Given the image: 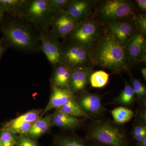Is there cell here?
<instances>
[{"instance_id": "26", "label": "cell", "mask_w": 146, "mask_h": 146, "mask_svg": "<svg viewBox=\"0 0 146 146\" xmlns=\"http://www.w3.org/2000/svg\"><path fill=\"white\" fill-rule=\"evenodd\" d=\"M18 135L2 127L0 131L1 146H17Z\"/></svg>"}, {"instance_id": "14", "label": "cell", "mask_w": 146, "mask_h": 146, "mask_svg": "<svg viewBox=\"0 0 146 146\" xmlns=\"http://www.w3.org/2000/svg\"><path fill=\"white\" fill-rule=\"evenodd\" d=\"M76 98L74 94L69 90L52 87V91L44 109L43 110L41 117H43L52 110H57L62 107L70 100Z\"/></svg>"}, {"instance_id": "12", "label": "cell", "mask_w": 146, "mask_h": 146, "mask_svg": "<svg viewBox=\"0 0 146 146\" xmlns=\"http://www.w3.org/2000/svg\"><path fill=\"white\" fill-rule=\"evenodd\" d=\"M93 73L91 66H82L72 68L69 88L73 94H80L84 91Z\"/></svg>"}, {"instance_id": "18", "label": "cell", "mask_w": 146, "mask_h": 146, "mask_svg": "<svg viewBox=\"0 0 146 146\" xmlns=\"http://www.w3.org/2000/svg\"><path fill=\"white\" fill-rule=\"evenodd\" d=\"M52 114H47L35 122L26 135L31 139L37 141L41 136L48 132L52 127Z\"/></svg>"}, {"instance_id": "1", "label": "cell", "mask_w": 146, "mask_h": 146, "mask_svg": "<svg viewBox=\"0 0 146 146\" xmlns=\"http://www.w3.org/2000/svg\"><path fill=\"white\" fill-rule=\"evenodd\" d=\"M91 60L94 64L115 72L127 70L129 61L125 47L110 33L99 42L91 55Z\"/></svg>"}, {"instance_id": "33", "label": "cell", "mask_w": 146, "mask_h": 146, "mask_svg": "<svg viewBox=\"0 0 146 146\" xmlns=\"http://www.w3.org/2000/svg\"><path fill=\"white\" fill-rule=\"evenodd\" d=\"M8 44L4 38H0V61Z\"/></svg>"}, {"instance_id": "24", "label": "cell", "mask_w": 146, "mask_h": 146, "mask_svg": "<svg viewBox=\"0 0 146 146\" xmlns=\"http://www.w3.org/2000/svg\"><path fill=\"white\" fill-rule=\"evenodd\" d=\"M53 146H87L80 138L72 136H60L54 140Z\"/></svg>"}, {"instance_id": "34", "label": "cell", "mask_w": 146, "mask_h": 146, "mask_svg": "<svg viewBox=\"0 0 146 146\" xmlns=\"http://www.w3.org/2000/svg\"><path fill=\"white\" fill-rule=\"evenodd\" d=\"M139 123L146 125V111L145 109H143L139 112L138 115Z\"/></svg>"}, {"instance_id": "4", "label": "cell", "mask_w": 146, "mask_h": 146, "mask_svg": "<svg viewBox=\"0 0 146 146\" xmlns=\"http://www.w3.org/2000/svg\"><path fill=\"white\" fill-rule=\"evenodd\" d=\"M102 31L99 25L93 20L78 22L70 34L72 44L89 50L95 44L99 43L102 37Z\"/></svg>"}, {"instance_id": "6", "label": "cell", "mask_w": 146, "mask_h": 146, "mask_svg": "<svg viewBox=\"0 0 146 146\" xmlns=\"http://www.w3.org/2000/svg\"><path fill=\"white\" fill-rule=\"evenodd\" d=\"M98 13L101 18L109 23L135 16V7L132 1L127 0H108L100 6Z\"/></svg>"}, {"instance_id": "31", "label": "cell", "mask_w": 146, "mask_h": 146, "mask_svg": "<svg viewBox=\"0 0 146 146\" xmlns=\"http://www.w3.org/2000/svg\"><path fill=\"white\" fill-rule=\"evenodd\" d=\"M134 25L140 33L145 35L146 33V17L145 14H141L134 16Z\"/></svg>"}, {"instance_id": "2", "label": "cell", "mask_w": 146, "mask_h": 146, "mask_svg": "<svg viewBox=\"0 0 146 146\" xmlns=\"http://www.w3.org/2000/svg\"><path fill=\"white\" fill-rule=\"evenodd\" d=\"M1 31L8 45L26 51L40 50V43L31 28L25 24L11 21L3 23Z\"/></svg>"}, {"instance_id": "15", "label": "cell", "mask_w": 146, "mask_h": 146, "mask_svg": "<svg viewBox=\"0 0 146 146\" xmlns=\"http://www.w3.org/2000/svg\"><path fill=\"white\" fill-rule=\"evenodd\" d=\"M93 7V2L87 0H71L66 11L78 22L85 20L90 15Z\"/></svg>"}, {"instance_id": "23", "label": "cell", "mask_w": 146, "mask_h": 146, "mask_svg": "<svg viewBox=\"0 0 146 146\" xmlns=\"http://www.w3.org/2000/svg\"><path fill=\"white\" fill-rule=\"evenodd\" d=\"M109 74L103 70L96 71L91 74L89 82L93 88H101L107 85L109 82Z\"/></svg>"}, {"instance_id": "36", "label": "cell", "mask_w": 146, "mask_h": 146, "mask_svg": "<svg viewBox=\"0 0 146 146\" xmlns=\"http://www.w3.org/2000/svg\"><path fill=\"white\" fill-rule=\"evenodd\" d=\"M136 1L139 8L143 11H145L146 10V0H136Z\"/></svg>"}, {"instance_id": "38", "label": "cell", "mask_w": 146, "mask_h": 146, "mask_svg": "<svg viewBox=\"0 0 146 146\" xmlns=\"http://www.w3.org/2000/svg\"><path fill=\"white\" fill-rule=\"evenodd\" d=\"M5 12L0 7V25L2 23L4 17Z\"/></svg>"}, {"instance_id": "8", "label": "cell", "mask_w": 146, "mask_h": 146, "mask_svg": "<svg viewBox=\"0 0 146 146\" xmlns=\"http://www.w3.org/2000/svg\"><path fill=\"white\" fill-rule=\"evenodd\" d=\"M62 55L61 63L71 68L86 66L91 60L89 50L81 46L72 44L62 48Z\"/></svg>"}, {"instance_id": "35", "label": "cell", "mask_w": 146, "mask_h": 146, "mask_svg": "<svg viewBox=\"0 0 146 146\" xmlns=\"http://www.w3.org/2000/svg\"><path fill=\"white\" fill-rule=\"evenodd\" d=\"M132 138L133 140L138 142L143 140L144 138H146V131H144L143 133L132 136Z\"/></svg>"}, {"instance_id": "17", "label": "cell", "mask_w": 146, "mask_h": 146, "mask_svg": "<svg viewBox=\"0 0 146 146\" xmlns=\"http://www.w3.org/2000/svg\"><path fill=\"white\" fill-rule=\"evenodd\" d=\"M83 121L56 110L52 114L51 123L52 126H56L65 129H74L82 125Z\"/></svg>"}, {"instance_id": "25", "label": "cell", "mask_w": 146, "mask_h": 146, "mask_svg": "<svg viewBox=\"0 0 146 146\" xmlns=\"http://www.w3.org/2000/svg\"><path fill=\"white\" fill-rule=\"evenodd\" d=\"M42 111L41 109L32 110L13 119L19 122L34 123L41 117Z\"/></svg>"}, {"instance_id": "11", "label": "cell", "mask_w": 146, "mask_h": 146, "mask_svg": "<svg viewBox=\"0 0 146 146\" xmlns=\"http://www.w3.org/2000/svg\"><path fill=\"white\" fill-rule=\"evenodd\" d=\"M76 100L88 116H97L104 113L105 109L102 104L99 95L84 91L79 94Z\"/></svg>"}, {"instance_id": "29", "label": "cell", "mask_w": 146, "mask_h": 146, "mask_svg": "<svg viewBox=\"0 0 146 146\" xmlns=\"http://www.w3.org/2000/svg\"><path fill=\"white\" fill-rule=\"evenodd\" d=\"M70 1L69 0H48L50 9L53 15L66 10Z\"/></svg>"}, {"instance_id": "28", "label": "cell", "mask_w": 146, "mask_h": 146, "mask_svg": "<svg viewBox=\"0 0 146 146\" xmlns=\"http://www.w3.org/2000/svg\"><path fill=\"white\" fill-rule=\"evenodd\" d=\"M23 0H0V7L5 12L16 14Z\"/></svg>"}, {"instance_id": "22", "label": "cell", "mask_w": 146, "mask_h": 146, "mask_svg": "<svg viewBox=\"0 0 146 146\" xmlns=\"http://www.w3.org/2000/svg\"><path fill=\"white\" fill-rule=\"evenodd\" d=\"M33 123L19 122L11 119L5 123L3 127L17 135L27 134L30 130Z\"/></svg>"}, {"instance_id": "30", "label": "cell", "mask_w": 146, "mask_h": 146, "mask_svg": "<svg viewBox=\"0 0 146 146\" xmlns=\"http://www.w3.org/2000/svg\"><path fill=\"white\" fill-rule=\"evenodd\" d=\"M17 146H42L37 142L31 139L26 134L18 135Z\"/></svg>"}, {"instance_id": "41", "label": "cell", "mask_w": 146, "mask_h": 146, "mask_svg": "<svg viewBox=\"0 0 146 146\" xmlns=\"http://www.w3.org/2000/svg\"><path fill=\"white\" fill-rule=\"evenodd\" d=\"M0 146H1V141H0Z\"/></svg>"}, {"instance_id": "10", "label": "cell", "mask_w": 146, "mask_h": 146, "mask_svg": "<svg viewBox=\"0 0 146 146\" xmlns=\"http://www.w3.org/2000/svg\"><path fill=\"white\" fill-rule=\"evenodd\" d=\"M124 47L129 61L134 64L145 61L146 39L141 33L134 35Z\"/></svg>"}, {"instance_id": "9", "label": "cell", "mask_w": 146, "mask_h": 146, "mask_svg": "<svg viewBox=\"0 0 146 146\" xmlns=\"http://www.w3.org/2000/svg\"><path fill=\"white\" fill-rule=\"evenodd\" d=\"M77 22L66 11H62L53 16L51 31L57 38H64L70 35Z\"/></svg>"}, {"instance_id": "19", "label": "cell", "mask_w": 146, "mask_h": 146, "mask_svg": "<svg viewBox=\"0 0 146 146\" xmlns=\"http://www.w3.org/2000/svg\"><path fill=\"white\" fill-rule=\"evenodd\" d=\"M136 96L131 85L127 81L125 82L124 88L121 94L114 100L115 104L125 106H129L135 101Z\"/></svg>"}, {"instance_id": "5", "label": "cell", "mask_w": 146, "mask_h": 146, "mask_svg": "<svg viewBox=\"0 0 146 146\" xmlns=\"http://www.w3.org/2000/svg\"><path fill=\"white\" fill-rule=\"evenodd\" d=\"M87 138L106 146H128L125 133L110 123L97 124L90 130Z\"/></svg>"}, {"instance_id": "21", "label": "cell", "mask_w": 146, "mask_h": 146, "mask_svg": "<svg viewBox=\"0 0 146 146\" xmlns=\"http://www.w3.org/2000/svg\"><path fill=\"white\" fill-rule=\"evenodd\" d=\"M114 121L118 124H123L128 122L134 116V113L126 107H118L111 112Z\"/></svg>"}, {"instance_id": "16", "label": "cell", "mask_w": 146, "mask_h": 146, "mask_svg": "<svg viewBox=\"0 0 146 146\" xmlns=\"http://www.w3.org/2000/svg\"><path fill=\"white\" fill-rule=\"evenodd\" d=\"M72 68L64 63H60L54 66L51 78L52 87L70 90L69 84Z\"/></svg>"}, {"instance_id": "39", "label": "cell", "mask_w": 146, "mask_h": 146, "mask_svg": "<svg viewBox=\"0 0 146 146\" xmlns=\"http://www.w3.org/2000/svg\"><path fill=\"white\" fill-rule=\"evenodd\" d=\"M141 74L143 76L144 80L146 81V68H142L141 69Z\"/></svg>"}, {"instance_id": "37", "label": "cell", "mask_w": 146, "mask_h": 146, "mask_svg": "<svg viewBox=\"0 0 146 146\" xmlns=\"http://www.w3.org/2000/svg\"><path fill=\"white\" fill-rule=\"evenodd\" d=\"M135 146H146V138L142 141L136 142Z\"/></svg>"}, {"instance_id": "32", "label": "cell", "mask_w": 146, "mask_h": 146, "mask_svg": "<svg viewBox=\"0 0 146 146\" xmlns=\"http://www.w3.org/2000/svg\"><path fill=\"white\" fill-rule=\"evenodd\" d=\"M146 131V125L138 123L134 126L131 131V136L138 135Z\"/></svg>"}, {"instance_id": "20", "label": "cell", "mask_w": 146, "mask_h": 146, "mask_svg": "<svg viewBox=\"0 0 146 146\" xmlns=\"http://www.w3.org/2000/svg\"><path fill=\"white\" fill-rule=\"evenodd\" d=\"M56 110L76 117H83L91 119V117L88 116L80 107L76 100V98L68 101L62 107Z\"/></svg>"}, {"instance_id": "13", "label": "cell", "mask_w": 146, "mask_h": 146, "mask_svg": "<svg viewBox=\"0 0 146 146\" xmlns=\"http://www.w3.org/2000/svg\"><path fill=\"white\" fill-rule=\"evenodd\" d=\"M136 29L134 23L128 21H118L109 23L110 33L124 47L136 34Z\"/></svg>"}, {"instance_id": "40", "label": "cell", "mask_w": 146, "mask_h": 146, "mask_svg": "<svg viewBox=\"0 0 146 146\" xmlns=\"http://www.w3.org/2000/svg\"><path fill=\"white\" fill-rule=\"evenodd\" d=\"M95 146H106L102 145H95Z\"/></svg>"}, {"instance_id": "7", "label": "cell", "mask_w": 146, "mask_h": 146, "mask_svg": "<svg viewBox=\"0 0 146 146\" xmlns=\"http://www.w3.org/2000/svg\"><path fill=\"white\" fill-rule=\"evenodd\" d=\"M40 50L44 53L49 63L54 67L61 63L62 48L57 38L51 31L44 30L38 36Z\"/></svg>"}, {"instance_id": "3", "label": "cell", "mask_w": 146, "mask_h": 146, "mask_svg": "<svg viewBox=\"0 0 146 146\" xmlns=\"http://www.w3.org/2000/svg\"><path fill=\"white\" fill-rule=\"evenodd\" d=\"M16 15L47 29L50 25L53 14L49 6L48 0L23 1Z\"/></svg>"}, {"instance_id": "27", "label": "cell", "mask_w": 146, "mask_h": 146, "mask_svg": "<svg viewBox=\"0 0 146 146\" xmlns=\"http://www.w3.org/2000/svg\"><path fill=\"white\" fill-rule=\"evenodd\" d=\"M131 85L135 96L137 98L141 101L145 100L146 96V87L145 85L142 83L139 80L134 78L130 74Z\"/></svg>"}]
</instances>
